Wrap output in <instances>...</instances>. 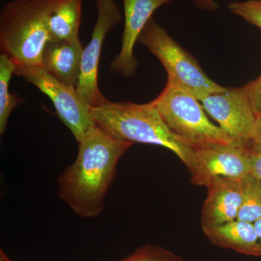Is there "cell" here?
<instances>
[{"mask_svg":"<svg viewBox=\"0 0 261 261\" xmlns=\"http://www.w3.org/2000/svg\"><path fill=\"white\" fill-rule=\"evenodd\" d=\"M75 162L58 178L60 197L81 217L95 218L116 174L117 164L133 143L94 125L80 142Z\"/></svg>","mask_w":261,"mask_h":261,"instance_id":"obj_1","label":"cell"},{"mask_svg":"<svg viewBox=\"0 0 261 261\" xmlns=\"http://www.w3.org/2000/svg\"><path fill=\"white\" fill-rule=\"evenodd\" d=\"M95 124L118 140L162 146L174 152L190 172L195 166V149L173 135L153 102H106L91 108Z\"/></svg>","mask_w":261,"mask_h":261,"instance_id":"obj_2","label":"cell"},{"mask_svg":"<svg viewBox=\"0 0 261 261\" xmlns=\"http://www.w3.org/2000/svg\"><path fill=\"white\" fill-rule=\"evenodd\" d=\"M56 0H15L0 13V47L16 64L42 67L43 50L51 39L49 10Z\"/></svg>","mask_w":261,"mask_h":261,"instance_id":"obj_3","label":"cell"},{"mask_svg":"<svg viewBox=\"0 0 261 261\" xmlns=\"http://www.w3.org/2000/svg\"><path fill=\"white\" fill-rule=\"evenodd\" d=\"M138 42L148 48L166 68L168 83L192 94L198 100L224 92L202 70L195 58L182 48L153 18L141 33Z\"/></svg>","mask_w":261,"mask_h":261,"instance_id":"obj_4","label":"cell"},{"mask_svg":"<svg viewBox=\"0 0 261 261\" xmlns=\"http://www.w3.org/2000/svg\"><path fill=\"white\" fill-rule=\"evenodd\" d=\"M200 102L192 94L169 83L152 101L170 132L194 148L232 143L224 130L208 119Z\"/></svg>","mask_w":261,"mask_h":261,"instance_id":"obj_5","label":"cell"},{"mask_svg":"<svg viewBox=\"0 0 261 261\" xmlns=\"http://www.w3.org/2000/svg\"><path fill=\"white\" fill-rule=\"evenodd\" d=\"M16 65L15 74L23 77L50 98L60 119L80 142L95 123L91 113L92 107L80 97L76 88L62 83L42 67Z\"/></svg>","mask_w":261,"mask_h":261,"instance_id":"obj_6","label":"cell"},{"mask_svg":"<svg viewBox=\"0 0 261 261\" xmlns=\"http://www.w3.org/2000/svg\"><path fill=\"white\" fill-rule=\"evenodd\" d=\"M206 112L219 123L228 138L235 145L250 149L252 132L256 121L246 87L226 88L224 92L201 99Z\"/></svg>","mask_w":261,"mask_h":261,"instance_id":"obj_7","label":"cell"},{"mask_svg":"<svg viewBox=\"0 0 261 261\" xmlns=\"http://www.w3.org/2000/svg\"><path fill=\"white\" fill-rule=\"evenodd\" d=\"M97 20L92 37L82 53L80 79L76 90L91 107H97L108 100L98 87V66L103 42L110 31L123 20L116 0H95Z\"/></svg>","mask_w":261,"mask_h":261,"instance_id":"obj_8","label":"cell"},{"mask_svg":"<svg viewBox=\"0 0 261 261\" xmlns=\"http://www.w3.org/2000/svg\"><path fill=\"white\" fill-rule=\"evenodd\" d=\"M194 185L207 187L219 178H244L251 173L250 149L233 143H215L195 147Z\"/></svg>","mask_w":261,"mask_h":261,"instance_id":"obj_9","label":"cell"},{"mask_svg":"<svg viewBox=\"0 0 261 261\" xmlns=\"http://www.w3.org/2000/svg\"><path fill=\"white\" fill-rule=\"evenodd\" d=\"M173 0H123L124 11V28L122 47L118 56L111 64L113 72L125 77L133 76L138 67V61L134 56V48L138 42L141 33L154 12Z\"/></svg>","mask_w":261,"mask_h":261,"instance_id":"obj_10","label":"cell"},{"mask_svg":"<svg viewBox=\"0 0 261 261\" xmlns=\"http://www.w3.org/2000/svg\"><path fill=\"white\" fill-rule=\"evenodd\" d=\"M207 187V197L201 211L202 229L238 219L243 201V178H216Z\"/></svg>","mask_w":261,"mask_h":261,"instance_id":"obj_11","label":"cell"},{"mask_svg":"<svg viewBox=\"0 0 261 261\" xmlns=\"http://www.w3.org/2000/svg\"><path fill=\"white\" fill-rule=\"evenodd\" d=\"M83 49L81 41L51 39L43 50L42 68L62 83L76 88Z\"/></svg>","mask_w":261,"mask_h":261,"instance_id":"obj_12","label":"cell"},{"mask_svg":"<svg viewBox=\"0 0 261 261\" xmlns=\"http://www.w3.org/2000/svg\"><path fill=\"white\" fill-rule=\"evenodd\" d=\"M211 243L247 255L260 257L258 237L253 223L236 219L216 226L204 228Z\"/></svg>","mask_w":261,"mask_h":261,"instance_id":"obj_13","label":"cell"},{"mask_svg":"<svg viewBox=\"0 0 261 261\" xmlns=\"http://www.w3.org/2000/svg\"><path fill=\"white\" fill-rule=\"evenodd\" d=\"M83 0H56L48 15L51 39L80 42V33Z\"/></svg>","mask_w":261,"mask_h":261,"instance_id":"obj_14","label":"cell"},{"mask_svg":"<svg viewBox=\"0 0 261 261\" xmlns=\"http://www.w3.org/2000/svg\"><path fill=\"white\" fill-rule=\"evenodd\" d=\"M17 65L4 53L0 55V133L4 134L10 113L23 102L16 94H10V82L16 71Z\"/></svg>","mask_w":261,"mask_h":261,"instance_id":"obj_15","label":"cell"},{"mask_svg":"<svg viewBox=\"0 0 261 261\" xmlns=\"http://www.w3.org/2000/svg\"><path fill=\"white\" fill-rule=\"evenodd\" d=\"M244 197L238 219L254 223L261 219V180L249 174L243 178Z\"/></svg>","mask_w":261,"mask_h":261,"instance_id":"obj_16","label":"cell"},{"mask_svg":"<svg viewBox=\"0 0 261 261\" xmlns=\"http://www.w3.org/2000/svg\"><path fill=\"white\" fill-rule=\"evenodd\" d=\"M228 8L235 15L261 29V0L233 2Z\"/></svg>","mask_w":261,"mask_h":261,"instance_id":"obj_17","label":"cell"},{"mask_svg":"<svg viewBox=\"0 0 261 261\" xmlns=\"http://www.w3.org/2000/svg\"><path fill=\"white\" fill-rule=\"evenodd\" d=\"M123 261H184L172 252L155 246H146L139 249Z\"/></svg>","mask_w":261,"mask_h":261,"instance_id":"obj_18","label":"cell"},{"mask_svg":"<svg viewBox=\"0 0 261 261\" xmlns=\"http://www.w3.org/2000/svg\"><path fill=\"white\" fill-rule=\"evenodd\" d=\"M245 87L255 116H261V75Z\"/></svg>","mask_w":261,"mask_h":261,"instance_id":"obj_19","label":"cell"},{"mask_svg":"<svg viewBox=\"0 0 261 261\" xmlns=\"http://www.w3.org/2000/svg\"><path fill=\"white\" fill-rule=\"evenodd\" d=\"M251 173L261 180V147L252 145L250 148Z\"/></svg>","mask_w":261,"mask_h":261,"instance_id":"obj_20","label":"cell"},{"mask_svg":"<svg viewBox=\"0 0 261 261\" xmlns=\"http://www.w3.org/2000/svg\"><path fill=\"white\" fill-rule=\"evenodd\" d=\"M199 9L204 11L214 12L219 8V4L215 0H192Z\"/></svg>","mask_w":261,"mask_h":261,"instance_id":"obj_21","label":"cell"},{"mask_svg":"<svg viewBox=\"0 0 261 261\" xmlns=\"http://www.w3.org/2000/svg\"><path fill=\"white\" fill-rule=\"evenodd\" d=\"M252 145L261 147V116L257 117L256 121L252 130L251 146Z\"/></svg>","mask_w":261,"mask_h":261,"instance_id":"obj_22","label":"cell"},{"mask_svg":"<svg viewBox=\"0 0 261 261\" xmlns=\"http://www.w3.org/2000/svg\"><path fill=\"white\" fill-rule=\"evenodd\" d=\"M254 226H255V230L257 237H258L259 244H260V257H261V219L257 220L255 222L253 223Z\"/></svg>","mask_w":261,"mask_h":261,"instance_id":"obj_23","label":"cell"},{"mask_svg":"<svg viewBox=\"0 0 261 261\" xmlns=\"http://www.w3.org/2000/svg\"><path fill=\"white\" fill-rule=\"evenodd\" d=\"M0 261H12L9 257H7L3 250L0 251Z\"/></svg>","mask_w":261,"mask_h":261,"instance_id":"obj_24","label":"cell"}]
</instances>
